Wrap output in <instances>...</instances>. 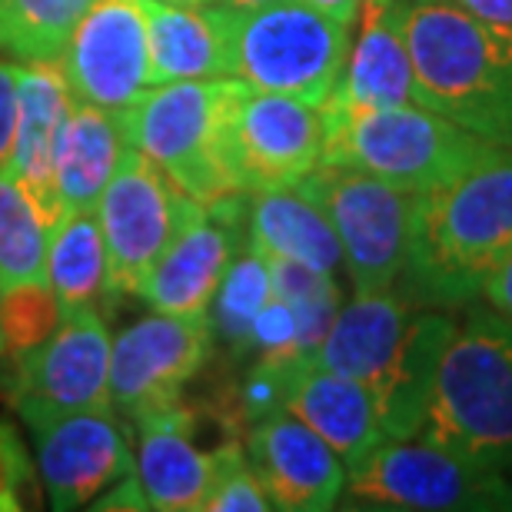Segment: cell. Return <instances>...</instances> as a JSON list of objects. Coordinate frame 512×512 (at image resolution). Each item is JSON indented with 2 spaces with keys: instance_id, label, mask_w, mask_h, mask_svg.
Segmentation results:
<instances>
[{
  "instance_id": "cell-31",
  "label": "cell",
  "mask_w": 512,
  "mask_h": 512,
  "mask_svg": "<svg viewBox=\"0 0 512 512\" xmlns=\"http://www.w3.org/2000/svg\"><path fill=\"white\" fill-rule=\"evenodd\" d=\"M273 509V499L266 493L260 473L253 469L250 456L237 443L220 449V466L213 473V483L203 496L200 512H266Z\"/></svg>"
},
{
  "instance_id": "cell-11",
  "label": "cell",
  "mask_w": 512,
  "mask_h": 512,
  "mask_svg": "<svg viewBox=\"0 0 512 512\" xmlns=\"http://www.w3.org/2000/svg\"><path fill=\"white\" fill-rule=\"evenodd\" d=\"M227 143L240 193L290 187L323 163L326 110L243 84L230 107Z\"/></svg>"
},
{
  "instance_id": "cell-21",
  "label": "cell",
  "mask_w": 512,
  "mask_h": 512,
  "mask_svg": "<svg viewBox=\"0 0 512 512\" xmlns=\"http://www.w3.org/2000/svg\"><path fill=\"white\" fill-rule=\"evenodd\" d=\"M416 104L403 0H363L350 40L343 77L326 107H393Z\"/></svg>"
},
{
  "instance_id": "cell-34",
  "label": "cell",
  "mask_w": 512,
  "mask_h": 512,
  "mask_svg": "<svg viewBox=\"0 0 512 512\" xmlns=\"http://www.w3.org/2000/svg\"><path fill=\"white\" fill-rule=\"evenodd\" d=\"M483 296L496 313H503L506 320H512V253L499 263V270L489 276V283L483 286Z\"/></svg>"
},
{
  "instance_id": "cell-16",
  "label": "cell",
  "mask_w": 512,
  "mask_h": 512,
  "mask_svg": "<svg viewBox=\"0 0 512 512\" xmlns=\"http://www.w3.org/2000/svg\"><path fill=\"white\" fill-rule=\"evenodd\" d=\"M137 426V479L147 509L200 512L203 496L220 466V449H203L197 416L180 399L133 416Z\"/></svg>"
},
{
  "instance_id": "cell-2",
  "label": "cell",
  "mask_w": 512,
  "mask_h": 512,
  "mask_svg": "<svg viewBox=\"0 0 512 512\" xmlns=\"http://www.w3.org/2000/svg\"><path fill=\"white\" fill-rule=\"evenodd\" d=\"M403 27L416 77V104L512 147V27L453 0H403Z\"/></svg>"
},
{
  "instance_id": "cell-18",
  "label": "cell",
  "mask_w": 512,
  "mask_h": 512,
  "mask_svg": "<svg viewBox=\"0 0 512 512\" xmlns=\"http://www.w3.org/2000/svg\"><path fill=\"white\" fill-rule=\"evenodd\" d=\"M233 230L223 220V207H200L183 220L177 237L157 256L143 276L137 296L150 310L173 316H210L223 276L237 260Z\"/></svg>"
},
{
  "instance_id": "cell-37",
  "label": "cell",
  "mask_w": 512,
  "mask_h": 512,
  "mask_svg": "<svg viewBox=\"0 0 512 512\" xmlns=\"http://www.w3.org/2000/svg\"><path fill=\"white\" fill-rule=\"evenodd\" d=\"M233 7H263V4H273V0H227Z\"/></svg>"
},
{
  "instance_id": "cell-13",
  "label": "cell",
  "mask_w": 512,
  "mask_h": 512,
  "mask_svg": "<svg viewBox=\"0 0 512 512\" xmlns=\"http://www.w3.org/2000/svg\"><path fill=\"white\" fill-rule=\"evenodd\" d=\"M30 433L40 489L57 512L90 509L97 496L137 469L114 406L54 416L30 426Z\"/></svg>"
},
{
  "instance_id": "cell-38",
  "label": "cell",
  "mask_w": 512,
  "mask_h": 512,
  "mask_svg": "<svg viewBox=\"0 0 512 512\" xmlns=\"http://www.w3.org/2000/svg\"><path fill=\"white\" fill-rule=\"evenodd\" d=\"M170 4H217V0H170Z\"/></svg>"
},
{
  "instance_id": "cell-27",
  "label": "cell",
  "mask_w": 512,
  "mask_h": 512,
  "mask_svg": "<svg viewBox=\"0 0 512 512\" xmlns=\"http://www.w3.org/2000/svg\"><path fill=\"white\" fill-rule=\"evenodd\" d=\"M94 0H0V54L10 60H60Z\"/></svg>"
},
{
  "instance_id": "cell-17",
  "label": "cell",
  "mask_w": 512,
  "mask_h": 512,
  "mask_svg": "<svg viewBox=\"0 0 512 512\" xmlns=\"http://www.w3.org/2000/svg\"><path fill=\"white\" fill-rule=\"evenodd\" d=\"M413 316L416 303L396 290L353 293L350 303H340L310 360L323 370L350 376L376 399L406 350Z\"/></svg>"
},
{
  "instance_id": "cell-6",
  "label": "cell",
  "mask_w": 512,
  "mask_h": 512,
  "mask_svg": "<svg viewBox=\"0 0 512 512\" xmlns=\"http://www.w3.org/2000/svg\"><path fill=\"white\" fill-rule=\"evenodd\" d=\"M227 17L233 77L253 90L326 107L350 54V24L303 0H273L263 7L227 4Z\"/></svg>"
},
{
  "instance_id": "cell-10",
  "label": "cell",
  "mask_w": 512,
  "mask_h": 512,
  "mask_svg": "<svg viewBox=\"0 0 512 512\" xmlns=\"http://www.w3.org/2000/svg\"><path fill=\"white\" fill-rule=\"evenodd\" d=\"M110 336L97 303L67 313L60 330L14 360L10 406L27 426L110 403Z\"/></svg>"
},
{
  "instance_id": "cell-8",
  "label": "cell",
  "mask_w": 512,
  "mask_h": 512,
  "mask_svg": "<svg viewBox=\"0 0 512 512\" xmlns=\"http://www.w3.org/2000/svg\"><path fill=\"white\" fill-rule=\"evenodd\" d=\"M346 489L353 499L383 509H489L506 506L509 489L499 469L476 466L426 443L423 436H383L370 453L346 469Z\"/></svg>"
},
{
  "instance_id": "cell-35",
  "label": "cell",
  "mask_w": 512,
  "mask_h": 512,
  "mask_svg": "<svg viewBox=\"0 0 512 512\" xmlns=\"http://www.w3.org/2000/svg\"><path fill=\"white\" fill-rule=\"evenodd\" d=\"M453 4L469 10V14L489 20V24L512 27V0H453Z\"/></svg>"
},
{
  "instance_id": "cell-33",
  "label": "cell",
  "mask_w": 512,
  "mask_h": 512,
  "mask_svg": "<svg viewBox=\"0 0 512 512\" xmlns=\"http://www.w3.org/2000/svg\"><path fill=\"white\" fill-rule=\"evenodd\" d=\"M17 133V60L0 54V167L10 163Z\"/></svg>"
},
{
  "instance_id": "cell-23",
  "label": "cell",
  "mask_w": 512,
  "mask_h": 512,
  "mask_svg": "<svg viewBox=\"0 0 512 512\" xmlns=\"http://www.w3.org/2000/svg\"><path fill=\"white\" fill-rule=\"evenodd\" d=\"M250 243L266 260L300 263L316 273H336L343 250L323 207L306 193L303 183L250 193Z\"/></svg>"
},
{
  "instance_id": "cell-4",
  "label": "cell",
  "mask_w": 512,
  "mask_h": 512,
  "mask_svg": "<svg viewBox=\"0 0 512 512\" xmlns=\"http://www.w3.org/2000/svg\"><path fill=\"white\" fill-rule=\"evenodd\" d=\"M240 87L237 77L153 84L120 110L127 143L203 207L240 197L227 143L230 107Z\"/></svg>"
},
{
  "instance_id": "cell-25",
  "label": "cell",
  "mask_w": 512,
  "mask_h": 512,
  "mask_svg": "<svg viewBox=\"0 0 512 512\" xmlns=\"http://www.w3.org/2000/svg\"><path fill=\"white\" fill-rule=\"evenodd\" d=\"M456 320L443 310L426 306L423 313L413 316V330H409L406 350L399 356L393 376L383 386V393L373 399L376 413H380L383 436L389 439H413L426 423L429 396H433L436 370L443 360V350L456 333Z\"/></svg>"
},
{
  "instance_id": "cell-14",
  "label": "cell",
  "mask_w": 512,
  "mask_h": 512,
  "mask_svg": "<svg viewBox=\"0 0 512 512\" xmlns=\"http://www.w3.org/2000/svg\"><path fill=\"white\" fill-rule=\"evenodd\" d=\"M57 64L77 100L104 110L130 107L153 87L143 0H94Z\"/></svg>"
},
{
  "instance_id": "cell-36",
  "label": "cell",
  "mask_w": 512,
  "mask_h": 512,
  "mask_svg": "<svg viewBox=\"0 0 512 512\" xmlns=\"http://www.w3.org/2000/svg\"><path fill=\"white\" fill-rule=\"evenodd\" d=\"M303 4L323 10V14L343 20V24H350V27H356V17H360V10H363V0H303Z\"/></svg>"
},
{
  "instance_id": "cell-9",
  "label": "cell",
  "mask_w": 512,
  "mask_h": 512,
  "mask_svg": "<svg viewBox=\"0 0 512 512\" xmlns=\"http://www.w3.org/2000/svg\"><path fill=\"white\" fill-rule=\"evenodd\" d=\"M197 207L140 150L127 147L94 207L110 263V296H137L143 276Z\"/></svg>"
},
{
  "instance_id": "cell-15",
  "label": "cell",
  "mask_w": 512,
  "mask_h": 512,
  "mask_svg": "<svg viewBox=\"0 0 512 512\" xmlns=\"http://www.w3.org/2000/svg\"><path fill=\"white\" fill-rule=\"evenodd\" d=\"M247 456L260 473L273 509L323 512L333 509L346 489V466L323 436L286 409L256 416Z\"/></svg>"
},
{
  "instance_id": "cell-29",
  "label": "cell",
  "mask_w": 512,
  "mask_h": 512,
  "mask_svg": "<svg viewBox=\"0 0 512 512\" xmlns=\"http://www.w3.org/2000/svg\"><path fill=\"white\" fill-rule=\"evenodd\" d=\"M270 296H273L270 263L247 247V256L233 260L217 296H213V306H210L213 343L220 340L233 346V350H247L250 326Z\"/></svg>"
},
{
  "instance_id": "cell-12",
  "label": "cell",
  "mask_w": 512,
  "mask_h": 512,
  "mask_svg": "<svg viewBox=\"0 0 512 512\" xmlns=\"http://www.w3.org/2000/svg\"><path fill=\"white\" fill-rule=\"evenodd\" d=\"M213 350L210 316H173L153 310L124 326L110 346V403L140 416L180 399Z\"/></svg>"
},
{
  "instance_id": "cell-22",
  "label": "cell",
  "mask_w": 512,
  "mask_h": 512,
  "mask_svg": "<svg viewBox=\"0 0 512 512\" xmlns=\"http://www.w3.org/2000/svg\"><path fill=\"white\" fill-rule=\"evenodd\" d=\"M150 40V80L233 77L227 4H170L143 0Z\"/></svg>"
},
{
  "instance_id": "cell-32",
  "label": "cell",
  "mask_w": 512,
  "mask_h": 512,
  "mask_svg": "<svg viewBox=\"0 0 512 512\" xmlns=\"http://www.w3.org/2000/svg\"><path fill=\"white\" fill-rule=\"evenodd\" d=\"M37 466L17 429L0 419V512H20L30 506Z\"/></svg>"
},
{
  "instance_id": "cell-1",
  "label": "cell",
  "mask_w": 512,
  "mask_h": 512,
  "mask_svg": "<svg viewBox=\"0 0 512 512\" xmlns=\"http://www.w3.org/2000/svg\"><path fill=\"white\" fill-rule=\"evenodd\" d=\"M509 253L512 147H493L416 197L403 270L409 296L433 310L476 300Z\"/></svg>"
},
{
  "instance_id": "cell-3",
  "label": "cell",
  "mask_w": 512,
  "mask_h": 512,
  "mask_svg": "<svg viewBox=\"0 0 512 512\" xmlns=\"http://www.w3.org/2000/svg\"><path fill=\"white\" fill-rule=\"evenodd\" d=\"M419 436L486 469L512 459V320L493 306L456 326Z\"/></svg>"
},
{
  "instance_id": "cell-7",
  "label": "cell",
  "mask_w": 512,
  "mask_h": 512,
  "mask_svg": "<svg viewBox=\"0 0 512 512\" xmlns=\"http://www.w3.org/2000/svg\"><path fill=\"white\" fill-rule=\"evenodd\" d=\"M300 183L333 223L353 293L393 290L406 270L413 193L336 163H320Z\"/></svg>"
},
{
  "instance_id": "cell-5",
  "label": "cell",
  "mask_w": 512,
  "mask_h": 512,
  "mask_svg": "<svg viewBox=\"0 0 512 512\" xmlns=\"http://www.w3.org/2000/svg\"><path fill=\"white\" fill-rule=\"evenodd\" d=\"M323 110V163L370 173L413 197L473 167L479 157H486L496 147L423 104Z\"/></svg>"
},
{
  "instance_id": "cell-30",
  "label": "cell",
  "mask_w": 512,
  "mask_h": 512,
  "mask_svg": "<svg viewBox=\"0 0 512 512\" xmlns=\"http://www.w3.org/2000/svg\"><path fill=\"white\" fill-rule=\"evenodd\" d=\"M64 320L67 310L54 286L47 283V276L0 286V356L17 360V356L37 350L60 330Z\"/></svg>"
},
{
  "instance_id": "cell-20",
  "label": "cell",
  "mask_w": 512,
  "mask_h": 512,
  "mask_svg": "<svg viewBox=\"0 0 512 512\" xmlns=\"http://www.w3.org/2000/svg\"><path fill=\"white\" fill-rule=\"evenodd\" d=\"M260 366H266L280 383V409L293 413L316 436H323L346 469L383 439L380 413H376L370 389L350 376L323 370L310 356L286 366Z\"/></svg>"
},
{
  "instance_id": "cell-26",
  "label": "cell",
  "mask_w": 512,
  "mask_h": 512,
  "mask_svg": "<svg viewBox=\"0 0 512 512\" xmlns=\"http://www.w3.org/2000/svg\"><path fill=\"white\" fill-rule=\"evenodd\" d=\"M47 283L54 286L64 310L97 303L110 296V263L97 210L64 213L47 240Z\"/></svg>"
},
{
  "instance_id": "cell-28",
  "label": "cell",
  "mask_w": 512,
  "mask_h": 512,
  "mask_svg": "<svg viewBox=\"0 0 512 512\" xmlns=\"http://www.w3.org/2000/svg\"><path fill=\"white\" fill-rule=\"evenodd\" d=\"M50 227L14 170L0 167V286L40 280L47 270Z\"/></svg>"
},
{
  "instance_id": "cell-19",
  "label": "cell",
  "mask_w": 512,
  "mask_h": 512,
  "mask_svg": "<svg viewBox=\"0 0 512 512\" xmlns=\"http://www.w3.org/2000/svg\"><path fill=\"white\" fill-rule=\"evenodd\" d=\"M70 104L74 94L57 60H17V133L10 170L37 203L50 230L60 220L57 150Z\"/></svg>"
},
{
  "instance_id": "cell-24",
  "label": "cell",
  "mask_w": 512,
  "mask_h": 512,
  "mask_svg": "<svg viewBox=\"0 0 512 512\" xmlns=\"http://www.w3.org/2000/svg\"><path fill=\"white\" fill-rule=\"evenodd\" d=\"M127 147L130 143L124 124H120V110H104L74 97L57 150L60 217L97 207L100 193L117 173Z\"/></svg>"
}]
</instances>
